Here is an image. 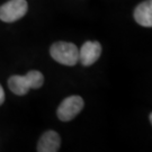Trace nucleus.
Segmentation results:
<instances>
[{
    "label": "nucleus",
    "mask_w": 152,
    "mask_h": 152,
    "mask_svg": "<svg viewBox=\"0 0 152 152\" xmlns=\"http://www.w3.org/2000/svg\"><path fill=\"white\" fill-rule=\"evenodd\" d=\"M44 76L37 70H32L25 76H11L8 79V87L17 96L26 95L31 89H38L43 86Z\"/></svg>",
    "instance_id": "1"
},
{
    "label": "nucleus",
    "mask_w": 152,
    "mask_h": 152,
    "mask_svg": "<svg viewBox=\"0 0 152 152\" xmlns=\"http://www.w3.org/2000/svg\"><path fill=\"white\" fill-rule=\"evenodd\" d=\"M52 59L66 66H73L79 62V48L70 42H56L50 49Z\"/></svg>",
    "instance_id": "2"
},
{
    "label": "nucleus",
    "mask_w": 152,
    "mask_h": 152,
    "mask_svg": "<svg viewBox=\"0 0 152 152\" xmlns=\"http://www.w3.org/2000/svg\"><path fill=\"white\" fill-rule=\"evenodd\" d=\"M85 102L80 96H69L62 100L56 109V116L62 122H70L82 110Z\"/></svg>",
    "instance_id": "4"
},
{
    "label": "nucleus",
    "mask_w": 152,
    "mask_h": 152,
    "mask_svg": "<svg viewBox=\"0 0 152 152\" xmlns=\"http://www.w3.org/2000/svg\"><path fill=\"white\" fill-rule=\"evenodd\" d=\"M134 19L143 27H152V0H145L135 7Z\"/></svg>",
    "instance_id": "7"
},
{
    "label": "nucleus",
    "mask_w": 152,
    "mask_h": 152,
    "mask_svg": "<svg viewBox=\"0 0 152 152\" xmlns=\"http://www.w3.org/2000/svg\"><path fill=\"white\" fill-rule=\"evenodd\" d=\"M28 4L26 0H9L0 6V20L5 23H14L26 15Z\"/></svg>",
    "instance_id": "3"
},
{
    "label": "nucleus",
    "mask_w": 152,
    "mask_h": 152,
    "mask_svg": "<svg viewBox=\"0 0 152 152\" xmlns=\"http://www.w3.org/2000/svg\"><path fill=\"white\" fill-rule=\"evenodd\" d=\"M4 102H5V91H4V88L0 85V106L4 104Z\"/></svg>",
    "instance_id": "8"
},
{
    "label": "nucleus",
    "mask_w": 152,
    "mask_h": 152,
    "mask_svg": "<svg viewBox=\"0 0 152 152\" xmlns=\"http://www.w3.org/2000/svg\"><path fill=\"white\" fill-rule=\"evenodd\" d=\"M149 120H150V123H152V113H150L149 115Z\"/></svg>",
    "instance_id": "9"
},
{
    "label": "nucleus",
    "mask_w": 152,
    "mask_h": 152,
    "mask_svg": "<svg viewBox=\"0 0 152 152\" xmlns=\"http://www.w3.org/2000/svg\"><path fill=\"white\" fill-rule=\"evenodd\" d=\"M61 147L60 135L53 130L46 131L37 143L38 152H56Z\"/></svg>",
    "instance_id": "6"
},
{
    "label": "nucleus",
    "mask_w": 152,
    "mask_h": 152,
    "mask_svg": "<svg viewBox=\"0 0 152 152\" xmlns=\"http://www.w3.org/2000/svg\"><path fill=\"white\" fill-rule=\"evenodd\" d=\"M102 44L97 41H87L79 49V62L83 66H90L102 55Z\"/></svg>",
    "instance_id": "5"
}]
</instances>
